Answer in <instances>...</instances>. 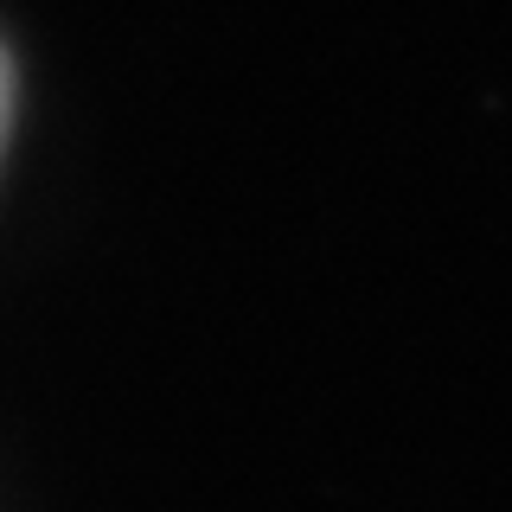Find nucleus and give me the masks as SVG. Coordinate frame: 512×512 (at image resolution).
Listing matches in <instances>:
<instances>
[{"label": "nucleus", "instance_id": "nucleus-1", "mask_svg": "<svg viewBox=\"0 0 512 512\" xmlns=\"http://www.w3.org/2000/svg\"><path fill=\"white\" fill-rule=\"evenodd\" d=\"M7 116H13V71H7V52H0V141H7Z\"/></svg>", "mask_w": 512, "mask_h": 512}]
</instances>
